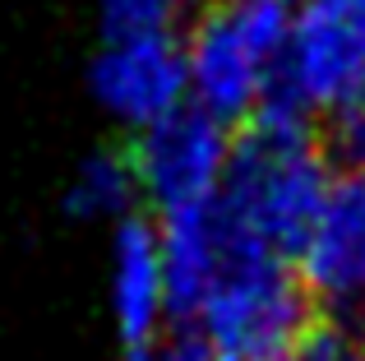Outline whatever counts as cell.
Returning a JSON list of instances; mask_svg holds the SVG:
<instances>
[{
    "instance_id": "6da1fadb",
    "label": "cell",
    "mask_w": 365,
    "mask_h": 361,
    "mask_svg": "<svg viewBox=\"0 0 365 361\" xmlns=\"http://www.w3.org/2000/svg\"><path fill=\"white\" fill-rule=\"evenodd\" d=\"M329 163L310 135V107L282 88H268L236 135L217 190L227 245L292 260L329 195Z\"/></svg>"
},
{
    "instance_id": "7a4b0ae2",
    "label": "cell",
    "mask_w": 365,
    "mask_h": 361,
    "mask_svg": "<svg viewBox=\"0 0 365 361\" xmlns=\"http://www.w3.org/2000/svg\"><path fill=\"white\" fill-rule=\"evenodd\" d=\"M195 325L222 361H292L314 329L310 288L292 273L287 255L227 245V264L195 310Z\"/></svg>"
},
{
    "instance_id": "3957f363",
    "label": "cell",
    "mask_w": 365,
    "mask_h": 361,
    "mask_svg": "<svg viewBox=\"0 0 365 361\" xmlns=\"http://www.w3.org/2000/svg\"><path fill=\"white\" fill-rule=\"evenodd\" d=\"M292 0H217L185 42L190 102L227 126L250 121L282 74Z\"/></svg>"
},
{
    "instance_id": "277c9868",
    "label": "cell",
    "mask_w": 365,
    "mask_h": 361,
    "mask_svg": "<svg viewBox=\"0 0 365 361\" xmlns=\"http://www.w3.org/2000/svg\"><path fill=\"white\" fill-rule=\"evenodd\" d=\"M232 126L213 111L180 102L162 121L139 130L134 148V176L139 195L158 213H180V208L217 204L227 163H232Z\"/></svg>"
},
{
    "instance_id": "5b68a950",
    "label": "cell",
    "mask_w": 365,
    "mask_h": 361,
    "mask_svg": "<svg viewBox=\"0 0 365 361\" xmlns=\"http://www.w3.org/2000/svg\"><path fill=\"white\" fill-rule=\"evenodd\" d=\"M273 88L310 111L356 98L365 88V0H301Z\"/></svg>"
},
{
    "instance_id": "8992f818",
    "label": "cell",
    "mask_w": 365,
    "mask_h": 361,
    "mask_svg": "<svg viewBox=\"0 0 365 361\" xmlns=\"http://www.w3.org/2000/svg\"><path fill=\"white\" fill-rule=\"evenodd\" d=\"M296 273L310 297L329 301L342 325L365 334V172L329 180V195L296 250Z\"/></svg>"
},
{
    "instance_id": "52a82bcc",
    "label": "cell",
    "mask_w": 365,
    "mask_h": 361,
    "mask_svg": "<svg viewBox=\"0 0 365 361\" xmlns=\"http://www.w3.org/2000/svg\"><path fill=\"white\" fill-rule=\"evenodd\" d=\"M93 98L120 121V126H153L180 102H190L185 74V42H176L171 28L162 33L107 37V46L93 61Z\"/></svg>"
},
{
    "instance_id": "ba28073f",
    "label": "cell",
    "mask_w": 365,
    "mask_h": 361,
    "mask_svg": "<svg viewBox=\"0 0 365 361\" xmlns=\"http://www.w3.org/2000/svg\"><path fill=\"white\" fill-rule=\"evenodd\" d=\"M111 310L116 329L130 347L153 343L162 315H171L167 301V264H162V232L139 218H120L111 241Z\"/></svg>"
},
{
    "instance_id": "9c48e42d",
    "label": "cell",
    "mask_w": 365,
    "mask_h": 361,
    "mask_svg": "<svg viewBox=\"0 0 365 361\" xmlns=\"http://www.w3.org/2000/svg\"><path fill=\"white\" fill-rule=\"evenodd\" d=\"M162 264H167V301L171 315L195 320L204 306L208 288L217 283L227 264V232L217 204L180 208V213H162Z\"/></svg>"
},
{
    "instance_id": "30bf717a",
    "label": "cell",
    "mask_w": 365,
    "mask_h": 361,
    "mask_svg": "<svg viewBox=\"0 0 365 361\" xmlns=\"http://www.w3.org/2000/svg\"><path fill=\"white\" fill-rule=\"evenodd\" d=\"M139 199L134 158L120 153H93L70 180V213L79 218H130V204Z\"/></svg>"
},
{
    "instance_id": "8fae6325",
    "label": "cell",
    "mask_w": 365,
    "mask_h": 361,
    "mask_svg": "<svg viewBox=\"0 0 365 361\" xmlns=\"http://www.w3.org/2000/svg\"><path fill=\"white\" fill-rule=\"evenodd\" d=\"M329 158L342 172H365V88L329 111Z\"/></svg>"
},
{
    "instance_id": "7c38bea8",
    "label": "cell",
    "mask_w": 365,
    "mask_h": 361,
    "mask_svg": "<svg viewBox=\"0 0 365 361\" xmlns=\"http://www.w3.org/2000/svg\"><path fill=\"white\" fill-rule=\"evenodd\" d=\"M180 0H107L102 5V33L107 37H134V33H162L171 28Z\"/></svg>"
},
{
    "instance_id": "4fadbf2b",
    "label": "cell",
    "mask_w": 365,
    "mask_h": 361,
    "mask_svg": "<svg viewBox=\"0 0 365 361\" xmlns=\"http://www.w3.org/2000/svg\"><path fill=\"white\" fill-rule=\"evenodd\" d=\"M217 361H222V357H217Z\"/></svg>"
}]
</instances>
